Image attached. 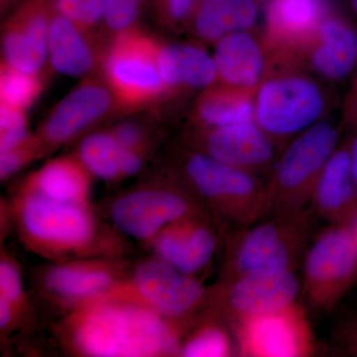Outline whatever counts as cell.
<instances>
[{"instance_id": "cell-1", "label": "cell", "mask_w": 357, "mask_h": 357, "mask_svg": "<svg viewBox=\"0 0 357 357\" xmlns=\"http://www.w3.org/2000/svg\"><path fill=\"white\" fill-rule=\"evenodd\" d=\"M328 83L295 63H268L255 96V122L283 149L296 136L328 119Z\"/></svg>"}, {"instance_id": "cell-2", "label": "cell", "mask_w": 357, "mask_h": 357, "mask_svg": "<svg viewBox=\"0 0 357 357\" xmlns=\"http://www.w3.org/2000/svg\"><path fill=\"white\" fill-rule=\"evenodd\" d=\"M344 126L324 119L281 150L266 182L267 217L306 210Z\"/></svg>"}, {"instance_id": "cell-3", "label": "cell", "mask_w": 357, "mask_h": 357, "mask_svg": "<svg viewBox=\"0 0 357 357\" xmlns=\"http://www.w3.org/2000/svg\"><path fill=\"white\" fill-rule=\"evenodd\" d=\"M159 40L138 26L105 45L100 76L121 112L146 109L168 98L159 69Z\"/></svg>"}, {"instance_id": "cell-4", "label": "cell", "mask_w": 357, "mask_h": 357, "mask_svg": "<svg viewBox=\"0 0 357 357\" xmlns=\"http://www.w3.org/2000/svg\"><path fill=\"white\" fill-rule=\"evenodd\" d=\"M84 354L98 357L155 356L175 351L176 340L158 316L135 307H105L77 332Z\"/></svg>"}, {"instance_id": "cell-5", "label": "cell", "mask_w": 357, "mask_h": 357, "mask_svg": "<svg viewBox=\"0 0 357 357\" xmlns=\"http://www.w3.org/2000/svg\"><path fill=\"white\" fill-rule=\"evenodd\" d=\"M311 243L307 210L269 215L237 232L230 250L227 281L262 270H296Z\"/></svg>"}, {"instance_id": "cell-6", "label": "cell", "mask_w": 357, "mask_h": 357, "mask_svg": "<svg viewBox=\"0 0 357 357\" xmlns=\"http://www.w3.org/2000/svg\"><path fill=\"white\" fill-rule=\"evenodd\" d=\"M184 171L192 187L236 227H249L267 217V185L259 176L199 151L188 155Z\"/></svg>"}, {"instance_id": "cell-7", "label": "cell", "mask_w": 357, "mask_h": 357, "mask_svg": "<svg viewBox=\"0 0 357 357\" xmlns=\"http://www.w3.org/2000/svg\"><path fill=\"white\" fill-rule=\"evenodd\" d=\"M357 282V243L349 225H331L311 241L301 285L307 305L332 311Z\"/></svg>"}, {"instance_id": "cell-8", "label": "cell", "mask_w": 357, "mask_h": 357, "mask_svg": "<svg viewBox=\"0 0 357 357\" xmlns=\"http://www.w3.org/2000/svg\"><path fill=\"white\" fill-rule=\"evenodd\" d=\"M236 330L241 356L305 357L314 352L311 326L297 302L280 311L243 319Z\"/></svg>"}, {"instance_id": "cell-9", "label": "cell", "mask_w": 357, "mask_h": 357, "mask_svg": "<svg viewBox=\"0 0 357 357\" xmlns=\"http://www.w3.org/2000/svg\"><path fill=\"white\" fill-rule=\"evenodd\" d=\"M335 8V0H263L260 35L268 59L296 63L299 52Z\"/></svg>"}, {"instance_id": "cell-10", "label": "cell", "mask_w": 357, "mask_h": 357, "mask_svg": "<svg viewBox=\"0 0 357 357\" xmlns=\"http://www.w3.org/2000/svg\"><path fill=\"white\" fill-rule=\"evenodd\" d=\"M55 0H20L1 30V62L26 73H42Z\"/></svg>"}, {"instance_id": "cell-11", "label": "cell", "mask_w": 357, "mask_h": 357, "mask_svg": "<svg viewBox=\"0 0 357 357\" xmlns=\"http://www.w3.org/2000/svg\"><path fill=\"white\" fill-rule=\"evenodd\" d=\"M199 152L253 175L269 176L280 149L255 121L199 128Z\"/></svg>"}, {"instance_id": "cell-12", "label": "cell", "mask_w": 357, "mask_h": 357, "mask_svg": "<svg viewBox=\"0 0 357 357\" xmlns=\"http://www.w3.org/2000/svg\"><path fill=\"white\" fill-rule=\"evenodd\" d=\"M301 283L295 270H262L227 281L225 312L234 324L285 309L297 302Z\"/></svg>"}, {"instance_id": "cell-13", "label": "cell", "mask_w": 357, "mask_h": 357, "mask_svg": "<svg viewBox=\"0 0 357 357\" xmlns=\"http://www.w3.org/2000/svg\"><path fill=\"white\" fill-rule=\"evenodd\" d=\"M296 62L326 83L344 82L357 67L356 26L335 8L299 52Z\"/></svg>"}, {"instance_id": "cell-14", "label": "cell", "mask_w": 357, "mask_h": 357, "mask_svg": "<svg viewBox=\"0 0 357 357\" xmlns=\"http://www.w3.org/2000/svg\"><path fill=\"white\" fill-rule=\"evenodd\" d=\"M114 112H121L102 77H86L52 109L42 126V138L60 144Z\"/></svg>"}, {"instance_id": "cell-15", "label": "cell", "mask_w": 357, "mask_h": 357, "mask_svg": "<svg viewBox=\"0 0 357 357\" xmlns=\"http://www.w3.org/2000/svg\"><path fill=\"white\" fill-rule=\"evenodd\" d=\"M189 211V202L178 192L145 190L117 199L110 215L121 231L134 238L145 239L188 217Z\"/></svg>"}, {"instance_id": "cell-16", "label": "cell", "mask_w": 357, "mask_h": 357, "mask_svg": "<svg viewBox=\"0 0 357 357\" xmlns=\"http://www.w3.org/2000/svg\"><path fill=\"white\" fill-rule=\"evenodd\" d=\"M22 218L31 236L60 245H79L93 231L91 215L79 203L57 201L39 191L28 197Z\"/></svg>"}, {"instance_id": "cell-17", "label": "cell", "mask_w": 357, "mask_h": 357, "mask_svg": "<svg viewBox=\"0 0 357 357\" xmlns=\"http://www.w3.org/2000/svg\"><path fill=\"white\" fill-rule=\"evenodd\" d=\"M310 204L319 217L331 225L351 223L357 211V183L352 170L351 140L337 146L326 162Z\"/></svg>"}, {"instance_id": "cell-18", "label": "cell", "mask_w": 357, "mask_h": 357, "mask_svg": "<svg viewBox=\"0 0 357 357\" xmlns=\"http://www.w3.org/2000/svg\"><path fill=\"white\" fill-rule=\"evenodd\" d=\"M134 283L148 302L172 316L192 311L204 296L199 282L162 259L145 262L138 267Z\"/></svg>"}, {"instance_id": "cell-19", "label": "cell", "mask_w": 357, "mask_h": 357, "mask_svg": "<svg viewBox=\"0 0 357 357\" xmlns=\"http://www.w3.org/2000/svg\"><path fill=\"white\" fill-rule=\"evenodd\" d=\"M102 39L89 34L56 10L48 35V59L53 69L69 77H86L100 68Z\"/></svg>"}, {"instance_id": "cell-20", "label": "cell", "mask_w": 357, "mask_h": 357, "mask_svg": "<svg viewBox=\"0 0 357 357\" xmlns=\"http://www.w3.org/2000/svg\"><path fill=\"white\" fill-rule=\"evenodd\" d=\"M218 83L257 91L268 68L266 49L261 35L234 32L215 44Z\"/></svg>"}, {"instance_id": "cell-21", "label": "cell", "mask_w": 357, "mask_h": 357, "mask_svg": "<svg viewBox=\"0 0 357 357\" xmlns=\"http://www.w3.org/2000/svg\"><path fill=\"white\" fill-rule=\"evenodd\" d=\"M158 63L168 98L218 83L213 56L198 45L160 41Z\"/></svg>"}, {"instance_id": "cell-22", "label": "cell", "mask_w": 357, "mask_h": 357, "mask_svg": "<svg viewBox=\"0 0 357 357\" xmlns=\"http://www.w3.org/2000/svg\"><path fill=\"white\" fill-rule=\"evenodd\" d=\"M217 241L210 227L188 217L172 223L155 243L162 260L190 276L211 262Z\"/></svg>"}, {"instance_id": "cell-23", "label": "cell", "mask_w": 357, "mask_h": 357, "mask_svg": "<svg viewBox=\"0 0 357 357\" xmlns=\"http://www.w3.org/2000/svg\"><path fill=\"white\" fill-rule=\"evenodd\" d=\"M263 0H198L189 29L206 43L215 44L234 32H257Z\"/></svg>"}, {"instance_id": "cell-24", "label": "cell", "mask_w": 357, "mask_h": 357, "mask_svg": "<svg viewBox=\"0 0 357 357\" xmlns=\"http://www.w3.org/2000/svg\"><path fill=\"white\" fill-rule=\"evenodd\" d=\"M256 91L218 83L199 91L192 116L199 128L255 121Z\"/></svg>"}, {"instance_id": "cell-25", "label": "cell", "mask_w": 357, "mask_h": 357, "mask_svg": "<svg viewBox=\"0 0 357 357\" xmlns=\"http://www.w3.org/2000/svg\"><path fill=\"white\" fill-rule=\"evenodd\" d=\"M84 166L70 159H59L47 164L36 177L39 192L54 199L70 203L83 201L88 191V177Z\"/></svg>"}, {"instance_id": "cell-26", "label": "cell", "mask_w": 357, "mask_h": 357, "mask_svg": "<svg viewBox=\"0 0 357 357\" xmlns=\"http://www.w3.org/2000/svg\"><path fill=\"white\" fill-rule=\"evenodd\" d=\"M43 73H26L1 62L0 105L27 112L43 93Z\"/></svg>"}, {"instance_id": "cell-27", "label": "cell", "mask_w": 357, "mask_h": 357, "mask_svg": "<svg viewBox=\"0 0 357 357\" xmlns=\"http://www.w3.org/2000/svg\"><path fill=\"white\" fill-rule=\"evenodd\" d=\"M119 153L121 146L109 132L91 134L79 146L82 165L102 180H114L121 176Z\"/></svg>"}, {"instance_id": "cell-28", "label": "cell", "mask_w": 357, "mask_h": 357, "mask_svg": "<svg viewBox=\"0 0 357 357\" xmlns=\"http://www.w3.org/2000/svg\"><path fill=\"white\" fill-rule=\"evenodd\" d=\"M109 275L70 267H58L47 275L46 284L52 292L66 297H86L100 292L110 284Z\"/></svg>"}, {"instance_id": "cell-29", "label": "cell", "mask_w": 357, "mask_h": 357, "mask_svg": "<svg viewBox=\"0 0 357 357\" xmlns=\"http://www.w3.org/2000/svg\"><path fill=\"white\" fill-rule=\"evenodd\" d=\"M147 0H107L100 37L107 45L117 35L138 27Z\"/></svg>"}, {"instance_id": "cell-30", "label": "cell", "mask_w": 357, "mask_h": 357, "mask_svg": "<svg viewBox=\"0 0 357 357\" xmlns=\"http://www.w3.org/2000/svg\"><path fill=\"white\" fill-rule=\"evenodd\" d=\"M231 352L229 335L217 326H206L190 338L182 349V356L185 357H225Z\"/></svg>"}, {"instance_id": "cell-31", "label": "cell", "mask_w": 357, "mask_h": 357, "mask_svg": "<svg viewBox=\"0 0 357 357\" xmlns=\"http://www.w3.org/2000/svg\"><path fill=\"white\" fill-rule=\"evenodd\" d=\"M30 138L26 112L0 105V153L21 146Z\"/></svg>"}, {"instance_id": "cell-32", "label": "cell", "mask_w": 357, "mask_h": 357, "mask_svg": "<svg viewBox=\"0 0 357 357\" xmlns=\"http://www.w3.org/2000/svg\"><path fill=\"white\" fill-rule=\"evenodd\" d=\"M155 17L170 30L189 29L198 0H148Z\"/></svg>"}, {"instance_id": "cell-33", "label": "cell", "mask_w": 357, "mask_h": 357, "mask_svg": "<svg viewBox=\"0 0 357 357\" xmlns=\"http://www.w3.org/2000/svg\"><path fill=\"white\" fill-rule=\"evenodd\" d=\"M74 3L77 13L76 24L89 34L100 37L98 32L107 0H74Z\"/></svg>"}, {"instance_id": "cell-34", "label": "cell", "mask_w": 357, "mask_h": 357, "mask_svg": "<svg viewBox=\"0 0 357 357\" xmlns=\"http://www.w3.org/2000/svg\"><path fill=\"white\" fill-rule=\"evenodd\" d=\"M34 146L31 138L21 146L10 150V151L0 153V176L1 178H6L18 170L29 158Z\"/></svg>"}, {"instance_id": "cell-35", "label": "cell", "mask_w": 357, "mask_h": 357, "mask_svg": "<svg viewBox=\"0 0 357 357\" xmlns=\"http://www.w3.org/2000/svg\"><path fill=\"white\" fill-rule=\"evenodd\" d=\"M335 342L344 354L357 356V314L345 319L337 326Z\"/></svg>"}, {"instance_id": "cell-36", "label": "cell", "mask_w": 357, "mask_h": 357, "mask_svg": "<svg viewBox=\"0 0 357 357\" xmlns=\"http://www.w3.org/2000/svg\"><path fill=\"white\" fill-rule=\"evenodd\" d=\"M0 289L1 297L14 302L20 298L22 293L20 272L11 263L2 262L0 265Z\"/></svg>"}, {"instance_id": "cell-37", "label": "cell", "mask_w": 357, "mask_h": 357, "mask_svg": "<svg viewBox=\"0 0 357 357\" xmlns=\"http://www.w3.org/2000/svg\"><path fill=\"white\" fill-rule=\"evenodd\" d=\"M119 146L128 148V149L140 150L143 141L142 129L133 122H123L119 124L112 130Z\"/></svg>"}, {"instance_id": "cell-38", "label": "cell", "mask_w": 357, "mask_h": 357, "mask_svg": "<svg viewBox=\"0 0 357 357\" xmlns=\"http://www.w3.org/2000/svg\"><path fill=\"white\" fill-rule=\"evenodd\" d=\"M351 89L345 96L342 124L349 128H357V67Z\"/></svg>"}, {"instance_id": "cell-39", "label": "cell", "mask_w": 357, "mask_h": 357, "mask_svg": "<svg viewBox=\"0 0 357 357\" xmlns=\"http://www.w3.org/2000/svg\"><path fill=\"white\" fill-rule=\"evenodd\" d=\"M142 167V158L139 154V150L128 149L121 146L119 153V171L121 175H134Z\"/></svg>"}, {"instance_id": "cell-40", "label": "cell", "mask_w": 357, "mask_h": 357, "mask_svg": "<svg viewBox=\"0 0 357 357\" xmlns=\"http://www.w3.org/2000/svg\"><path fill=\"white\" fill-rule=\"evenodd\" d=\"M9 301L0 297V326L1 328L9 323L11 318V309L9 306Z\"/></svg>"}, {"instance_id": "cell-41", "label": "cell", "mask_w": 357, "mask_h": 357, "mask_svg": "<svg viewBox=\"0 0 357 357\" xmlns=\"http://www.w3.org/2000/svg\"><path fill=\"white\" fill-rule=\"evenodd\" d=\"M351 157L352 170L357 183V135L351 139Z\"/></svg>"}, {"instance_id": "cell-42", "label": "cell", "mask_w": 357, "mask_h": 357, "mask_svg": "<svg viewBox=\"0 0 357 357\" xmlns=\"http://www.w3.org/2000/svg\"><path fill=\"white\" fill-rule=\"evenodd\" d=\"M20 0H0V10L1 13H8L10 9H13L14 7L20 3Z\"/></svg>"}, {"instance_id": "cell-43", "label": "cell", "mask_w": 357, "mask_h": 357, "mask_svg": "<svg viewBox=\"0 0 357 357\" xmlns=\"http://www.w3.org/2000/svg\"><path fill=\"white\" fill-rule=\"evenodd\" d=\"M349 229H351L352 234H354V238H356L357 243V211L354 218H352L351 223L349 225Z\"/></svg>"}, {"instance_id": "cell-44", "label": "cell", "mask_w": 357, "mask_h": 357, "mask_svg": "<svg viewBox=\"0 0 357 357\" xmlns=\"http://www.w3.org/2000/svg\"><path fill=\"white\" fill-rule=\"evenodd\" d=\"M349 6H351V10L357 16V0H347Z\"/></svg>"}]
</instances>
